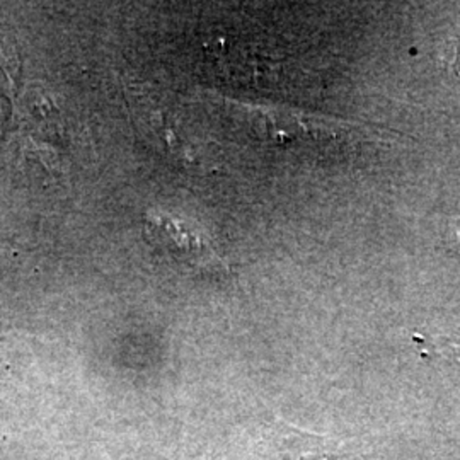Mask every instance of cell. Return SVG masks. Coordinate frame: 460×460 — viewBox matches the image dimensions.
Here are the masks:
<instances>
[{
    "label": "cell",
    "instance_id": "cell-2",
    "mask_svg": "<svg viewBox=\"0 0 460 460\" xmlns=\"http://www.w3.org/2000/svg\"><path fill=\"white\" fill-rule=\"evenodd\" d=\"M450 241H452V246L460 251V224L450 232Z\"/></svg>",
    "mask_w": 460,
    "mask_h": 460
},
{
    "label": "cell",
    "instance_id": "cell-1",
    "mask_svg": "<svg viewBox=\"0 0 460 460\" xmlns=\"http://www.w3.org/2000/svg\"><path fill=\"white\" fill-rule=\"evenodd\" d=\"M148 239L178 263L199 270L227 268L214 246L186 224L165 214L146 215Z\"/></svg>",
    "mask_w": 460,
    "mask_h": 460
}]
</instances>
